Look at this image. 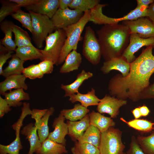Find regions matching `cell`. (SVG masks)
<instances>
[{"label":"cell","instance_id":"obj_1","mask_svg":"<svg viewBox=\"0 0 154 154\" xmlns=\"http://www.w3.org/2000/svg\"><path fill=\"white\" fill-rule=\"evenodd\" d=\"M153 46L146 47L130 63L128 74L125 77L117 74L109 81L108 88L111 96L133 102L141 100L142 92L150 85L149 80L154 73Z\"/></svg>","mask_w":154,"mask_h":154},{"label":"cell","instance_id":"obj_2","mask_svg":"<svg viewBox=\"0 0 154 154\" xmlns=\"http://www.w3.org/2000/svg\"><path fill=\"white\" fill-rule=\"evenodd\" d=\"M97 34L105 61L122 56L131 35L128 27L122 23L104 25Z\"/></svg>","mask_w":154,"mask_h":154},{"label":"cell","instance_id":"obj_3","mask_svg":"<svg viewBox=\"0 0 154 154\" xmlns=\"http://www.w3.org/2000/svg\"><path fill=\"white\" fill-rule=\"evenodd\" d=\"M90 10L84 12V14L77 23L63 29L66 37L62 48L58 62V65L62 64L68 55L72 50H77L78 42L82 40V32L89 21Z\"/></svg>","mask_w":154,"mask_h":154},{"label":"cell","instance_id":"obj_4","mask_svg":"<svg viewBox=\"0 0 154 154\" xmlns=\"http://www.w3.org/2000/svg\"><path fill=\"white\" fill-rule=\"evenodd\" d=\"M66 37L65 32L62 29H56L49 34L45 40L44 48L41 49L42 56L41 60H48L54 65H58L60 53Z\"/></svg>","mask_w":154,"mask_h":154},{"label":"cell","instance_id":"obj_5","mask_svg":"<svg viewBox=\"0 0 154 154\" xmlns=\"http://www.w3.org/2000/svg\"><path fill=\"white\" fill-rule=\"evenodd\" d=\"M29 12L32 18L33 40L38 48H41L48 35L56 29L51 19L47 16Z\"/></svg>","mask_w":154,"mask_h":154},{"label":"cell","instance_id":"obj_6","mask_svg":"<svg viewBox=\"0 0 154 154\" xmlns=\"http://www.w3.org/2000/svg\"><path fill=\"white\" fill-rule=\"evenodd\" d=\"M122 132L112 127L101 133L98 147L100 154H125V146L123 143Z\"/></svg>","mask_w":154,"mask_h":154},{"label":"cell","instance_id":"obj_7","mask_svg":"<svg viewBox=\"0 0 154 154\" xmlns=\"http://www.w3.org/2000/svg\"><path fill=\"white\" fill-rule=\"evenodd\" d=\"M82 52L85 58L92 64L96 65L100 62L102 56L101 46L94 31L90 26L86 28Z\"/></svg>","mask_w":154,"mask_h":154},{"label":"cell","instance_id":"obj_8","mask_svg":"<svg viewBox=\"0 0 154 154\" xmlns=\"http://www.w3.org/2000/svg\"><path fill=\"white\" fill-rule=\"evenodd\" d=\"M31 113L32 110L30 109L29 103H23L19 119L12 125L13 128L15 131V138L8 145L0 144V154H19L20 151L23 149L20 137L21 128L23 125V121L27 115H31Z\"/></svg>","mask_w":154,"mask_h":154},{"label":"cell","instance_id":"obj_9","mask_svg":"<svg viewBox=\"0 0 154 154\" xmlns=\"http://www.w3.org/2000/svg\"><path fill=\"white\" fill-rule=\"evenodd\" d=\"M84 13L77 9H58L50 19L56 29H64L78 22Z\"/></svg>","mask_w":154,"mask_h":154},{"label":"cell","instance_id":"obj_10","mask_svg":"<svg viewBox=\"0 0 154 154\" xmlns=\"http://www.w3.org/2000/svg\"><path fill=\"white\" fill-rule=\"evenodd\" d=\"M128 27L131 34H137L141 37H154V24L149 19L142 17L136 20L123 21Z\"/></svg>","mask_w":154,"mask_h":154},{"label":"cell","instance_id":"obj_11","mask_svg":"<svg viewBox=\"0 0 154 154\" xmlns=\"http://www.w3.org/2000/svg\"><path fill=\"white\" fill-rule=\"evenodd\" d=\"M126 100L118 98L107 94L102 99L97 106L96 110L99 113L109 114L112 118H115L119 114L120 108L127 104Z\"/></svg>","mask_w":154,"mask_h":154},{"label":"cell","instance_id":"obj_12","mask_svg":"<svg viewBox=\"0 0 154 154\" xmlns=\"http://www.w3.org/2000/svg\"><path fill=\"white\" fill-rule=\"evenodd\" d=\"M154 45V37L143 38L135 33L131 34L129 43L123 52L122 56L131 63L136 59L135 53L144 46Z\"/></svg>","mask_w":154,"mask_h":154},{"label":"cell","instance_id":"obj_13","mask_svg":"<svg viewBox=\"0 0 154 154\" xmlns=\"http://www.w3.org/2000/svg\"><path fill=\"white\" fill-rule=\"evenodd\" d=\"M59 0H39L26 8L29 11L45 15L51 19L59 9Z\"/></svg>","mask_w":154,"mask_h":154},{"label":"cell","instance_id":"obj_14","mask_svg":"<svg viewBox=\"0 0 154 154\" xmlns=\"http://www.w3.org/2000/svg\"><path fill=\"white\" fill-rule=\"evenodd\" d=\"M130 68V63L122 56L113 58L105 61L101 67L100 70L104 74L109 73L112 70L119 71L123 77L129 74Z\"/></svg>","mask_w":154,"mask_h":154},{"label":"cell","instance_id":"obj_15","mask_svg":"<svg viewBox=\"0 0 154 154\" xmlns=\"http://www.w3.org/2000/svg\"><path fill=\"white\" fill-rule=\"evenodd\" d=\"M65 119L64 117L60 114L58 117L55 118L52 125L54 129L49 133L48 138L65 146L66 140L65 137L68 134V130L67 124L64 122Z\"/></svg>","mask_w":154,"mask_h":154},{"label":"cell","instance_id":"obj_16","mask_svg":"<svg viewBox=\"0 0 154 154\" xmlns=\"http://www.w3.org/2000/svg\"><path fill=\"white\" fill-rule=\"evenodd\" d=\"M5 78L0 83V93L2 95L13 89H23L26 90L28 88L25 82L26 78L22 74L11 75Z\"/></svg>","mask_w":154,"mask_h":154},{"label":"cell","instance_id":"obj_17","mask_svg":"<svg viewBox=\"0 0 154 154\" xmlns=\"http://www.w3.org/2000/svg\"><path fill=\"white\" fill-rule=\"evenodd\" d=\"M21 133L25 135L29 141L30 147L27 154H38L41 148L42 143L38 137L37 128L33 123H30L23 127Z\"/></svg>","mask_w":154,"mask_h":154},{"label":"cell","instance_id":"obj_18","mask_svg":"<svg viewBox=\"0 0 154 154\" xmlns=\"http://www.w3.org/2000/svg\"><path fill=\"white\" fill-rule=\"evenodd\" d=\"M66 123L68 128V135L73 140L77 141L90 125L89 114L79 121L68 120Z\"/></svg>","mask_w":154,"mask_h":154},{"label":"cell","instance_id":"obj_19","mask_svg":"<svg viewBox=\"0 0 154 154\" xmlns=\"http://www.w3.org/2000/svg\"><path fill=\"white\" fill-rule=\"evenodd\" d=\"M69 97L68 100L72 103L78 102L82 106L86 108L89 106H97L100 99L96 95L95 90L93 88L86 94H82L79 92Z\"/></svg>","mask_w":154,"mask_h":154},{"label":"cell","instance_id":"obj_20","mask_svg":"<svg viewBox=\"0 0 154 154\" xmlns=\"http://www.w3.org/2000/svg\"><path fill=\"white\" fill-rule=\"evenodd\" d=\"M93 74L90 72H86L82 70L77 75L76 80L72 83L68 85L61 84V88L63 90L64 97H69L71 95L77 93L78 89L83 83L86 80L92 78Z\"/></svg>","mask_w":154,"mask_h":154},{"label":"cell","instance_id":"obj_21","mask_svg":"<svg viewBox=\"0 0 154 154\" xmlns=\"http://www.w3.org/2000/svg\"><path fill=\"white\" fill-rule=\"evenodd\" d=\"M89 116L90 125L98 128L101 133L115 126V122L112 118L105 116L98 112L93 111Z\"/></svg>","mask_w":154,"mask_h":154},{"label":"cell","instance_id":"obj_22","mask_svg":"<svg viewBox=\"0 0 154 154\" xmlns=\"http://www.w3.org/2000/svg\"><path fill=\"white\" fill-rule=\"evenodd\" d=\"M14 25L12 21L7 20L3 21L0 25V29L5 34L4 37L1 40V43L8 51H15L16 49L17 46L12 39Z\"/></svg>","mask_w":154,"mask_h":154},{"label":"cell","instance_id":"obj_23","mask_svg":"<svg viewBox=\"0 0 154 154\" xmlns=\"http://www.w3.org/2000/svg\"><path fill=\"white\" fill-rule=\"evenodd\" d=\"M82 62L81 54L73 50L66 57L63 64L60 69V72L64 74L78 69Z\"/></svg>","mask_w":154,"mask_h":154},{"label":"cell","instance_id":"obj_24","mask_svg":"<svg viewBox=\"0 0 154 154\" xmlns=\"http://www.w3.org/2000/svg\"><path fill=\"white\" fill-rule=\"evenodd\" d=\"M107 5L99 3L91 9L89 21L95 24L99 25L116 24L115 18L108 17L103 13V8Z\"/></svg>","mask_w":154,"mask_h":154},{"label":"cell","instance_id":"obj_25","mask_svg":"<svg viewBox=\"0 0 154 154\" xmlns=\"http://www.w3.org/2000/svg\"><path fill=\"white\" fill-rule=\"evenodd\" d=\"M15 51V55L25 62L37 59L41 60L42 58L41 49L37 48L33 45L17 47Z\"/></svg>","mask_w":154,"mask_h":154},{"label":"cell","instance_id":"obj_26","mask_svg":"<svg viewBox=\"0 0 154 154\" xmlns=\"http://www.w3.org/2000/svg\"><path fill=\"white\" fill-rule=\"evenodd\" d=\"M24 90L23 89H17L4 94L5 99L11 107L20 106L23 104L21 101L30 99L29 94Z\"/></svg>","mask_w":154,"mask_h":154},{"label":"cell","instance_id":"obj_27","mask_svg":"<svg viewBox=\"0 0 154 154\" xmlns=\"http://www.w3.org/2000/svg\"><path fill=\"white\" fill-rule=\"evenodd\" d=\"M90 110L81 104H75L73 108L63 109L60 112L65 118L71 121L80 120L84 117L89 112Z\"/></svg>","mask_w":154,"mask_h":154},{"label":"cell","instance_id":"obj_28","mask_svg":"<svg viewBox=\"0 0 154 154\" xmlns=\"http://www.w3.org/2000/svg\"><path fill=\"white\" fill-rule=\"evenodd\" d=\"M67 152L65 145L48 137L42 143L38 154H64Z\"/></svg>","mask_w":154,"mask_h":154},{"label":"cell","instance_id":"obj_29","mask_svg":"<svg viewBox=\"0 0 154 154\" xmlns=\"http://www.w3.org/2000/svg\"><path fill=\"white\" fill-rule=\"evenodd\" d=\"M101 133L98 128L90 125L82 136L77 140L79 143H88L97 147L100 145Z\"/></svg>","mask_w":154,"mask_h":154},{"label":"cell","instance_id":"obj_30","mask_svg":"<svg viewBox=\"0 0 154 154\" xmlns=\"http://www.w3.org/2000/svg\"><path fill=\"white\" fill-rule=\"evenodd\" d=\"M25 62L15 54H13L8 61V66L3 70L2 76L6 78L11 75L22 74L25 68L23 66Z\"/></svg>","mask_w":154,"mask_h":154},{"label":"cell","instance_id":"obj_31","mask_svg":"<svg viewBox=\"0 0 154 154\" xmlns=\"http://www.w3.org/2000/svg\"><path fill=\"white\" fill-rule=\"evenodd\" d=\"M120 120L129 127L143 133H149L153 131L154 122L144 119H134L127 121L123 117Z\"/></svg>","mask_w":154,"mask_h":154},{"label":"cell","instance_id":"obj_32","mask_svg":"<svg viewBox=\"0 0 154 154\" xmlns=\"http://www.w3.org/2000/svg\"><path fill=\"white\" fill-rule=\"evenodd\" d=\"M54 111V109L52 107L48 109L46 112L36 126L38 134L41 143L48 137L49 133L48 126V121L49 117L52 115Z\"/></svg>","mask_w":154,"mask_h":154},{"label":"cell","instance_id":"obj_33","mask_svg":"<svg viewBox=\"0 0 154 154\" xmlns=\"http://www.w3.org/2000/svg\"><path fill=\"white\" fill-rule=\"evenodd\" d=\"M13 32L14 35V41L17 47L33 45L28 33L20 27L15 25Z\"/></svg>","mask_w":154,"mask_h":154},{"label":"cell","instance_id":"obj_34","mask_svg":"<svg viewBox=\"0 0 154 154\" xmlns=\"http://www.w3.org/2000/svg\"><path fill=\"white\" fill-rule=\"evenodd\" d=\"M137 141L145 154H154V131L147 136L138 135Z\"/></svg>","mask_w":154,"mask_h":154},{"label":"cell","instance_id":"obj_35","mask_svg":"<svg viewBox=\"0 0 154 154\" xmlns=\"http://www.w3.org/2000/svg\"><path fill=\"white\" fill-rule=\"evenodd\" d=\"M72 154H100L98 148L88 143L75 141L74 146L71 149Z\"/></svg>","mask_w":154,"mask_h":154},{"label":"cell","instance_id":"obj_36","mask_svg":"<svg viewBox=\"0 0 154 154\" xmlns=\"http://www.w3.org/2000/svg\"><path fill=\"white\" fill-rule=\"evenodd\" d=\"M11 16L13 18L20 22L23 27L27 29L31 33H33L32 18L29 12H26L20 8Z\"/></svg>","mask_w":154,"mask_h":154},{"label":"cell","instance_id":"obj_37","mask_svg":"<svg viewBox=\"0 0 154 154\" xmlns=\"http://www.w3.org/2000/svg\"><path fill=\"white\" fill-rule=\"evenodd\" d=\"M1 7L0 9V22L4 21L7 16L12 15L20 8L18 5L10 0H1Z\"/></svg>","mask_w":154,"mask_h":154},{"label":"cell","instance_id":"obj_38","mask_svg":"<svg viewBox=\"0 0 154 154\" xmlns=\"http://www.w3.org/2000/svg\"><path fill=\"white\" fill-rule=\"evenodd\" d=\"M100 2L99 0H72L69 7L84 13L93 9Z\"/></svg>","mask_w":154,"mask_h":154},{"label":"cell","instance_id":"obj_39","mask_svg":"<svg viewBox=\"0 0 154 154\" xmlns=\"http://www.w3.org/2000/svg\"><path fill=\"white\" fill-rule=\"evenodd\" d=\"M22 74L26 78L31 80L41 78L44 76L38 64H32L25 68Z\"/></svg>","mask_w":154,"mask_h":154},{"label":"cell","instance_id":"obj_40","mask_svg":"<svg viewBox=\"0 0 154 154\" xmlns=\"http://www.w3.org/2000/svg\"><path fill=\"white\" fill-rule=\"evenodd\" d=\"M0 75H2L3 74V68L7 60L12 57L13 51H8L5 48L0 44Z\"/></svg>","mask_w":154,"mask_h":154},{"label":"cell","instance_id":"obj_41","mask_svg":"<svg viewBox=\"0 0 154 154\" xmlns=\"http://www.w3.org/2000/svg\"><path fill=\"white\" fill-rule=\"evenodd\" d=\"M126 154H145L141 148L136 139V137L132 136L129 147L125 153Z\"/></svg>","mask_w":154,"mask_h":154},{"label":"cell","instance_id":"obj_42","mask_svg":"<svg viewBox=\"0 0 154 154\" xmlns=\"http://www.w3.org/2000/svg\"><path fill=\"white\" fill-rule=\"evenodd\" d=\"M38 64L44 75L51 73L53 72L54 64L50 60H44L39 62Z\"/></svg>","mask_w":154,"mask_h":154},{"label":"cell","instance_id":"obj_43","mask_svg":"<svg viewBox=\"0 0 154 154\" xmlns=\"http://www.w3.org/2000/svg\"><path fill=\"white\" fill-rule=\"evenodd\" d=\"M48 110L47 109L42 110L33 109L32 110L31 118L35 119V125L36 127L40 120L44 116Z\"/></svg>","mask_w":154,"mask_h":154},{"label":"cell","instance_id":"obj_44","mask_svg":"<svg viewBox=\"0 0 154 154\" xmlns=\"http://www.w3.org/2000/svg\"><path fill=\"white\" fill-rule=\"evenodd\" d=\"M141 100L153 99H154V82L150 85L142 92Z\"/></svg>","mask_w":154,"mask_h":154},{"label":"cell","instance_id":"obj_45","mask_svg":"<svg viewBox=\"0 0 154 154\" xmlns=\"http://www.w3.org/2000/svg\"><path fill=\"white\" fill-rule=\"evenodd\" d=\"M11 110V107L4 98L0 96V117H3L5 114Z\"/></svg>","mask_w":154,"mask_h":154},{"label":"cell","instance_id":"obj_46","mask_svg":"<svg viewBox=\"0 0 154 154\" xmlns=\"http://www.w3.org/2000/svg\"><path fill=\"white\" fill-rule=\"evenodd\" d=\"M17 3L20 7L25 8L37 3L39 0H10Z\"/></svg>","mask_w":154,"mask_h":154},{"label":"cell","instance_id":"obj_47","mask_svg":"<svg viewBox=\"0 0 154 154\" xmlns=\"http://www.w3.org/2000/svg\"><path fill=\"white\" fill-rule=\"evenodd\" d=\"M147 17L154 24V2L148 7Z\"/></svg>","mask_w":154,"mask_h":154},{"label":"cell","instance_id":"obj_48","mask_svg":"<svg viewBox=\"0 0 154 154\" xmlns=\"http://www.w3.org/2000/svg\"><path fill=\"white\" fill-rule=\"evenodd\" d=\"M72 0H59V9H64L69 7Z\"/></svg>","mask_w":154,"mask_h":154},{"label":"cell","instance_id":"obj_49","mask_svg":"<svg viewBox=\"0 0 154 154\" xmlns=\"http://www.w3.org/2000/svg\"><path fill=\"white\" fill-rule=\"evenodd\" d=\"M139 107L141 116L145 117L149 115L150 111L146 105H143V106Z\"/></svg>","mask_w":154,"mask_h":154},{"label":"cell","instance_id":"obj_50","mask_svg":"<svg viewBox=\"0 0 154 154\" xmlns=\"http://www.w3.org/2000/svg\"><path fill=\"white\" fill-rule=\"evenodd\" d=\"M137 6H145L148 7L149 6L154 2V0H137Z\"/></svg>","mask_w":154,"mask_h":154},{"label":"cell","instance_id":"obj_51","mask_svg":"<svg viewBox=\"0 0 154 154\" xmlns=\"http://www.w3.org/2000/svg\"><path fill=\"white\" fill-rule=\"evenodd\" d=\"M131 112L135 119H139L142 117L139 107L132 110Z\"/></svg>","mask_w":154,"mask_h":154},{"label":"cell","instance_id":"obj_52","mask_svg":"<svg viewBox=\"0 0 154 154\" xmlns=\"http://www.w3.org/2000/svg\"><path fill=\"white\" fill-rule=\"evenodd\" d=\"M153 48L154 49V45L153 46Z\"/></svg>","mask_w":154,"mask_h":154},{"label":"cell","instance_id":"obj_53","mask_svg":"<svg viewBox=\"0 0 154 154\" xmlns=\"http://www.w3.org/2000/svg\"><path fill=\"white\" fill-rule=\"evenodd\" d=\"M153 131H154V127H153Z\"/></svg>","mask_w":154,"mask_h":154},{"label":"cell","instance_id":"obj_54","mask_svg":"<svg viewBox=\"0 0 154 154\" xmlns=\"http://www.w3.org/2000/svg\"><path fill=\"white\" fill-rule=\"evenodd\" d=\"M125 154H126L125 153Z\"/></svg>","mask_w":154,"mask_h":154}]
</instances>
